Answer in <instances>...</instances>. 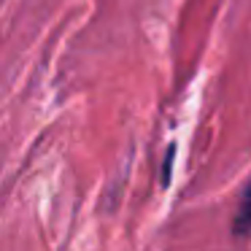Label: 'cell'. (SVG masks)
Listing matches in <instances>:
<instances>
[{
	"mask_svg": "<svg viewBox=\"0 0 251 251\" xmlns=\"http://www.w3.org/2000/svg\"><path fill=\"white\" fill-rule=\"evenodd\" d=\"M235 235H249L251 232V181L243 189V197H240V208L235 213V224H232Z\"/></svg>",
	"mask_w": 251,
	"mask_h": 251,
	"instance_id": "obj_1",
	"label": "cell"
}]
</instances>
